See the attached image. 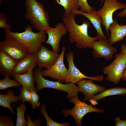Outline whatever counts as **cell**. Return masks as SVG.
<instances>
[{
    "mask_svg": "<svg viewBox=\"0 0 126 126\" xmlns=\"http://www.w3.org/2000/svg\"><path fill=\"white\" fill-rule=\"evenodd\" d=\"M21 84L17 80H11L10 78V77H5V78L0 80V90H4L8 88L15 87L19 88Z\"/></svg>",
    "mask_w": 126,
    "mask_h": 126,
    "instance_id": "cb8c5ba5",
    "label": "cell"
},
{
    "mask_svg": "<svg viewBox=\"0 0 126 126\" xmlns=\"http://www.w3.org/2000/svg\"><path fill=\"white\" fill-rule=\"evenodd\" d=\"M5 36L4 40L0 42V50L6 52L18 61L30 54L27 48L24 45L13 37Z\"/></svg>",
    "mask_w": 126,
    "mask_h": 126,
    "instance_id": "52a82bcc",
    "label": "cell"
},
{
    "mask_svg": "<svg viewBox=\"0 0 126 126\" xmlns=\"http://www.w3.org/2000/svg\"><path fill=\"white\" fill-rule=\"evenodd\" d=\"M13 105L17 110V118L15 126H26L28 125V122L25 119L24 113L27 108L24 103H22L18 107L14 104Z\"/></svg>",
    "mask_w": 126,
    "mask_h": 126,
    "instance_id": "603a6c76",
    "label": "cell"
},
{
    "mask_svg": "<svg viewBox=\"0 0 126 126\" xmlns=\"http://www.w3.org/2000/svg\"><path fill=\"white\" fill-rule=\"evenodd\" d=\"M11 116H0V126H14V123L11 120Z\"/></svg>",
    "mask_w": 126,
    "mask_h": 126,
    "instance_id": "f546056e",
    "label": "cell"
},
{
    "mask_svg": "<svg viewBox=\"0 0 126 126\" xmlns=\"http://www.w3.org/2000/svg\"><path fill=\"white\" fill-rule=\"evenodd\" d=\"M121 79L123 80H126V65Z\"/></svg>",
    "mask_w": 126,
    "mask_h": 126,
    "instance_id": "e575fe53",
    "label": "cell"
},
{
    "mask_svg": "<svg viewBox=\"0 0 126 126\" xmlns=\"http://www.w3.org/2000/svg\"><path fill=\"white\" fill-rule=\"evenodd\" d=\"M121 49V52L126 56V46L125 44H122Z\"/></svg>",
    "mask_w": 126,
    "mask_h": 126,
    "instance_id": "836d02e7",
    "label": "cell"
},
{
    "mask_svg": "<svg viewBox=\"0 0 126 126\" xmlns=\"http://www.w3.org/2000/svg\"><path fill=\"white\" fill-rule=\"evenodd\" d=\"M126 94V88L121 87L113 88L105 90L100 94L94 95L89 101L92 105L98 104L97 101L108 96L114 95H125Z\"/></svg>",
    "mask_w": 126,
    "mask_h": 126,
    "instance_id": "ffe728a7",
    "label": "cell"
},
{
    "mask_svg": "<svg viewBox=\"0 0 126 126\" xmlns=\"http://www.w3.org/2000/svg\"><path fill=\"white\" fill-rule=\"evenodd\" d=\"M75 16L71 13L63 19L67 32L69 33V40L71 43H75L76 47L80 49L92 48V43L98 40L100 38L89 36L88 30L90 26L89 21L84 20L82 22V24H78L75 20Z\"/></svg>",
    "mask_w": 126,
    "mask_h": 126,
    "instance_id": "6da1fadb",
    "label": "cell"
},
{
    "mask_svg": "<svg viewBox=\"0 0 126 126\" xmlns=\"http://www.w3.org/2000/svg\"><path fill=\"white\" fill-rule=\"evenodd\" d=\"M74 54L72 52L66 54V60L68 64V68L66 77L65 81V83L71 82L76 83L80 80L85 78L91 79L93 80L102 81L104 79L103 75L91 77L84 75L75 66L74 62Z\"/></svg>",
    "mask_w": 126,
    "mask_h": 126,
    "instance_id": "30bf717a",
    "label": "cell"
},
{
    "mask_svg": "<svg viewBox=\"0 0 126 126\" xmlns=\"http://www.w3.org/2000/svg\"><path fill=\"white\" fill-rule=\"evenodd\" d=\"M21 100L19 96H16L11 90L7 91L6 94H0V105L9 109L13 114L14 111L11 106L13 102L17 103Z\"/></svg>",
    "mask_w": 126,
    "mask_h": 126,
    "instance_id": "44dd1931",
    "label": "cell"
},
{
    "mask_svg": "<svg viewBox=\"0 0 126 126\" xmlns=\"http://www.w3.org/2000/svg\"><path fill=\"white\" fill-rule=\"evenodd\" d=\"M100 1L102 4H104V0H100Z\"/></svg>",
    "mask_w": 126,
    "mask_h": 126,
    "instance_id": "d590c367",
    "label": "cell"
},
{
    "mask_svg": "<svg viewBox=\"0 0 126 126\" xmlns=\"http://www.w3.org/2000/svg\"><path fill=\"white\" fill-rule=\"evenodd\" d=\"M116 122V126H126V119L122 120L118 117L115 119Z\"/></svg>",
    "mask_w": 126,
    "mask_h": 126,
    "instance_id": "1f68e13d",
    "label": "cell"
},
{
    "mask_svg": "<svg viewBox=\"0 0 126 126\" xmlns=\"http://www.w3.org/2000/svg\"><path fill=\"white\" fill-rule=\"evenodd\" d=\"M46 105L43 104L40 109V112L45 117L47 126H68L70 125L69 122L60 123L57 122L51 119L48 115L45 108Z\"/></svg>",
    "mask_w": 126,
    "mask_h": 126,
    "instance_id": "d4e9b609",
    "label": "cell"
},
{
    "mask_svg": "<svg viewBox=\"0 0 126 126\" xmlns=\"http://www.w3.org/2000/svg\"><path fill=\"white\" fill-rule=\"evenodd\" d=\"M33 69H31L27 72L22 74H16L12 76L24 89L31 91L36 90L35 87V81Z\"/></svg>",
    "mask_w": 126,
    "mask_h": 126,
    "instance_id": "d6986e66",
    "label": "cell"
},
{
    "mask_svg": "<svg viewBox=\"0 0 126 126\" xmlns=\"http://www.w3.org/2000/svg\"><path fill=\"white\" fill-rule=\"evenodd\" d=\"M25 30L21 32H14L5 30V36L13 37L24 45L31 54H36L43 43L47 40L46 31L37 33L32 31L31 26L28 25L24 28Z\"/></svg>",
    "mask_w": 126,
    "mask_h": 126,
    "instance_id": "3957f363",
    "label": "cell"
},
{
    "mask_svg": "<svg viewBox=\"0 0 126 126\" xmlns=\"http://www.w3.org/2000/svg\"><path fill=\"white\" fill-rule=\"evenodd\" d=\"M42 68L38 67L34 72V76L36 84L37 91L44 88H49L62 91L67 93V97L69 99L78 95L79 91L78 87L75 84L70 82L63 84L59 81H54L45 79L41 74Z\"/></svg>",
    "mask_w": 126,
    "mask_h": 126,
    "instance_id": "277c9868",
    "label": "cell"
},
{
    "mask_svg": "<svg viewBox=\"0 0 126 126\" xmlns=\"http://www.w3.org/2000/svg\"><path fill=\"white\" fill-rule=\"evenodd\" d=\"M102 7L97 11L98 15L102 19V24L105 27L107 35L109 36L108 28L113 23V14L116 11L126 8V4L122 3L118 0H104Z\"/></svg>",
    "mask_w": 126,
    "mask_h": 126,
    "instance_id": "ba28073f",
    "label": "cell"
},
{
    "mask_svg": "<svg viewBox=\"0 0 126 126\" xmlns=\"http://www.w3.org/2000/svg\"><path fill=\"white\" fill-rule=\"evenodd\" d=\"M113 21L108 28L111 32L109 39L112 45L124 39L126 36V25H119L116 19H114Z\"/></svg>",
    "mask_w": 126,
    "mask_h": 126,
    "instance_id": "ac0fdd59",
    "label": "cell"
},
{
    "mask_svg": "<svg viewBox=\"0 0 126 126\" xmlns=\"http://www.w3.org/2000/svg\"><path fill=\"white\" fill-rule=\"evenodd\" d=\"M32 94V99L30 102L32 108L33 109L38 107L41 104L39 102V96L36 90H32L30 91Z\"/></svg>",
    "mask_w": 126,
    "mask_h": 126,
    "instance_id": "484cf974",
    "label": "cell"
},
{
    "mask_svg": "<svg viewBox=\"0 0 126 126\" xmlns=\"http://www.w3.org/2000/svg\"><path fill=\"white\" fill-rule=\"evenodd\" d=\"M126 65V56L121 52L116 54L114 60L102 69L103 73L107 75L105 80L117 84L122 77Z\"/></svg>",
    "mask_w": 126,
    "mask_h": 126,
    "instance_id": "8992f818",
    "label": "cell"
},
{
    "mask_svg": "<svg viewBox=\"0 0 126 126\" xmlns=\"http://www.w3.org/2000/svg\"><path fill=\"white\" fill-rule=\"evenodd\" d=\"M117 16L120 17H126V8L124 9L122 11L118 13Z\"/></svg>",
    "mask_w": 126,
    "mask_h": 126,
    "instance_id": "d6a6232c",
    "label": "cell"
},
{
    "mask_svg": "<svg viewBox=\"0 0 126 126\" xmlns=\"http://www.w3.org/2000/svg\"><path fill=\"white\" fill-rule=\"evenodd\" d=\"M26 116L28 119V126H40L41 121L39 118H37L33 121H32L30 116L26 114Z\"/></svg>",
    "mask_w": 126,
    "mask_h": 126,
    "instance_id": "4dcf8cb0",
    "label": "cell"
},
{
    "mask_svg": "<svg viewBox=\"0 0 126 126\" xmlns=\"http://www.w3.org/2000/svg\"><path fill=\"white\" fill-rule=\"evenodd\" d=\"M93 81L91 79H82L77 83L79 91L82 92L85 95L83 99L84 101H89L95 94L105 90V87L95 84Z\"/></svg>",
    "mask_w": 126,
    "mask_h": 126,
    "instance_id": "5bb4252c",
    "label": "cell"
},
{
    "mask_svg": "<svg viewBox=\"0 0 126 126\" xmlns=\"http://www.w3.org/2000/svg\"><path fill=\"white\" fill-rule=\"evenodd\" d=\"M7 14L5 13L0 12V28L5 30L10 31L11 28L10 25L7 22Z\"/></svg>",
    "mask_w": 126,
    "mask_h": 126,
    "instance_id": "83f0119b",
    "label": "cell"
},
{
    "mask_svg": "<svg viewBox=\"0 0 126 126\" xmlns=\"http://www.w3.org/2000/svg\"><path fill=\"white\" fill-rule=\"evenodd\" d=\"M60 55L57 52L49 50L42 45L36 54V63L38 67L50 68L57 60Z\"/></svg>",
    "mask_w": 126,
    "mask_h": 126,
    "instance_id": "7c38bea8",
    "label": "cell"
},
{
    "mask_svg": "<svg viewBox=\"0 0 126 126\" xmlns=\"http://www.w3.org/2000/svg\"><path fill=\"white\" fill-rule=\"evenodd\" d=\"M98 41H95L92 43V53L95 58H104L106 60L110 59L113 55L117 51V49L113 46L109 39L100 38Z\"/></svg>",
    "mask_w": 126,
    "mask_h": 126,
    "instance_id": "8fae6325",
    "label": "cell"
},
{
    "mask_svg": "<svg viewBox=\"0 0 126 126\" xmlns=\"http://www.w3.org/2000/svg\"><path fill=\"white\" fill-rule=\"evenodd\" d=\"M25 16L35 29L39 32L46 31L50 27L48 13L43 3L36 0H25Z\"/></svg>",
    "mask_w": 126,
    "mask_h": 126,
    "instance_id": "7a4b0ae2",
    "label": "cell"
},
{
    "mask_svg": "<svg viewBox=\"0 0 126 126\" xmlns=\"http://www.w3.org/2000/svg\"><path fill=\"white\" fill-rule=\"evenodd\" d=\"M71 13L75 15H80L88 18L91 23L97 31V36L102 38L107 37L104 34L102 28V20L98 14L97 11L93 8L92 10L88 13L83 12L80 10L73 11Z\"/></svg>",
    "mask_w": 126,
    "mask_h": 126,
    "instance_id": "9a60e30c",
    "label": "cell"
},
{
    "mask_svg": "<svg viewBox=\"0 0 126 126\" xmlns=\"http://www.w3.org/2000/svg\"><path fill=\"white\" fill-rule=\"evenodd\" d=\"M19 61L14 59L6 52L0 50V73L5 77L13 75L14 69Z\"/></svg>",
    "mask_w": 126,
    "mask_h": 126,
    "instance_id": "2e32d148",
    "label": "cell"
},
{
    "mask_svg": "<svg viewBox=\"0 0 126 126\" xmlns=\"http://www.w3.org/2000/svg\"><path fill=\"white\" fill-rule=\"evenodd\" d=\"M67 32L65 25L62 23H58L54 28L50 27L46 31L48 35L46 43L51 46L53 50L58 52L60 51V40Z\"/></svg>",
    "mask_w": 126,
    "mask_h": 126,
    "instance_id": "4fadbf2b",
    "label": "cell"
},
{
    "mask_svg": "<svg viewBox=\"0 0 126 126\" xmlns=\"http://www.w3.org/2000/svg\"><path fill=\"white\" fill-rule=\"evenodd\" d=\"M66 49L65 46L62 47L61 52L56 62L50 68L42 70L41 74L44 77H50L53 79L57 80L61 83L65 82L67 72V69L64 62Z\"/></svg>",
    "mask_w": 126,
    "mask_h": 126,
    "instance_id": "9c48e42d",
    "label": "cell"
},
{
    "mask_svg": "<svg viewBox=\"0 0 126 126\" xmlns=\"http://www.w3.org/2000/svg\"><path fill=\"white\" fill-rule=\"evenodd\" d=\"M80 10L84 12L91 11L94 8L88 4L87 0H78Z\"/></svg>",
    "mask_w": 126,
    "mask_h": 126,
    "instance_id": "f1b7e54d",
    "label": "cell"
},
{
    "mask_svg": "<svg viewBox=\"0 0 126 126\" xmlns=\"http://www.w3.org/2000/svg\"><path fill=\"white\" fill-rule=\"evenodd\" d=\"M58 4L62 6L65 11L63 15L65 17L68 16L74 10H78L80 8L78 0H55Z\"/></svg>",
    "mask_w": 126,
    "mask_h": 126,
    "instance_id": "7402d4cb",
    "label": "cell"
},
{
    "mask_svg": "<svg viewBox=\"0 0 126 126\" xmlns=\"http://www.w3.org/2000/svg\"><path fill=\"white\" fill-rule=\"evenodd\" d=\"M37 65L36 54H29L18 61L14 69L13 75L25 73L30 69H33Z\"/></svg>",
    "mask_w": 126,
    "mask_h": 126,
    "instance_id": "e0dca14e",
    "label": "cell"
},
{
    "mask_svg": "<svg viewBox=\"0 0 126 126\" xmlns=\"http://www.w3.org/2000/svg\"><path fill=\"white\" fill-rule=\"evenodd\" d=\"M19 96L23 102L30 103L32 99V94L30 91L22 87L20 90Z\"/></svg>",
    "mask_w": 126,
    "mask_h": 126,
    "instance_id": "4316f807",
    "label": "cell"
},
{
    "mask_svg": "<svg viewBox=\"0 0 126 126\" xmlns=\"http://www.w3.org/2000/svg\"><path fill=\"white\" fill-rule=\"evenodd\" d=\"M69 99L71 103L74 104V107L70 110L65 108L61 112L64 114L65 117L69 115L72 116L75 121L76 124L78 126L82 125V119L87 113L92 112L103 113L105 112L103 109L94 108L91 104L89 105L81 101L78 98V95Z\"/></svg>",
    "mask_w": 126,
    "mask_h": 126,
    "instance_id": "5b68a950",
    "label": "cell"
}]
</instances>
